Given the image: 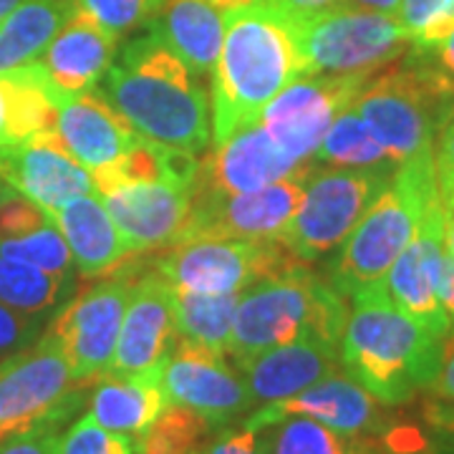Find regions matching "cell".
Wrapping results in <instances>:
<instances>
[{
    "label": "cell",
    "instance_id": "6da1fadb",
    "mask_svg": "<svg viewBox=\"0 0 454 454\" xmlns=\"http://www.w3.org/2000/svg\"><path fill=\"white\" fill-rule=\"evenodd\" d=\"M131 129L157 145L200 154L212 142L210 101L195 74L152 28L109 68L101 91Z\"/></svg>",
    "mask_w": 454,
    "mask_h": 454
},
{
    "label": "cell",
    "instance_id": "7a4b0ae2",
    "mask_svg": "<svg viewBox=\"0 0 454 454\" xmlns=\"http://www.w3.org/2000/svg\"><path fill=\"white\" fill-rule=\"evenodd\" d=\"M223 20V49L212 71L215 142L258 124L268 104L303 76L291 23L270 5L232 8Z\"/></svg>",
    "mask_w": 454,
    "mask_h": 454
},
{
    "label": "cell",
    "instance_id": "3957f363",
    "mask_svg": "<svg viewBox=\"0 0 454 454\" xmlns=\"http://www.w3.org/2000/svg\"><path fill=\"white\" fill-rule=\"evenodd\" d=\"M354 310L340 339V364L381 404L399 406L434 384L442 340L391 303L381 283L351 295Z\"/></svg>",
    "mask_w": 454,
    "mask_h": 454
},
{
    "label": "cell",
    "instance_id": "277c9868",
    "mask_svg": "<svg viewBox=\"0 0 454 454\" xmlns=\"http://www.w3.org/2000/svg\"><path fill=\"white\" fill-rule=\"evenodd\" d=\"M439 202L434 149L402 162L340 245L331 286L340 295H354L381 283L394 260L417 235L424 215Z\"/></svg>",
    "mask_w": 454,
    "mask_h": 454
},
{
    "label": "cell",
    "instance_id": "5b68a950",
    "mask_svg": "<svg viewBox=\"0 0 454 454\" xmlns=\"http://www.w3.org/2000/svg\"><path fill=\"white\" fill-rule=\"evenodd\" d=\"M346 321L348 309L343 295L306 265H295L245 288L225 354L238 364L303 336L340 346Z\"/></svg>",
    "mask_w": 454,
    "mask_h": 454
},
{
    "label": "cell",
    "instance_id": "8992f818",
    "mask_svg": "<svg viewBox=\"0 0 454 454\" xmlns=\"http://www.w3.org/2000/svg\"><path fill=\"white\" fill-rule=\"evenodd\" d=\"M351 106L391 160L402 164L434 149L439 127L454 109V94L409 49L406 64L372 74Z\"/></svg>",
    "mask_w": 454,
    "mask_h": 454
},
{
    "label": "cell",
    "instance_id": "52a82bcc",
    "mask_svg": "<svg viewBox=\"0 0 454 454\" xmlns=\"http://www.w3.org/2000/svg\"><path fill=\"white\" fill-rule=\"evenodd\" d=\"M288 23L303 76L373 74L411 49L409 35L389 13L339 5Z\"/></svg>",
    "mask_w": 454,
    "mask_h": 454
},
{
    "label": "cell",
    "instance_id": "ba28073f",
    "mask_svg": "<svg viewBox=\"0 0 454 454\" xmlns=\"http://www.w3.org/2000/svg\"><path fill=\"white\" fill-rule=\"evenodd\" d=\"M391 175L394 169L372 167H310L303 202L278 240L301 262L336 250Z\"/></svg>",
    "mask_w": 454,
    "mask_h": 454
},
{
    "label": "cell",
    "instance_id": "9c48e42d",
    "mask_svg": "<svg viewBox=\"0 0 454 454\" xmlns=\"http://www.w3.org/2000/svg\"><path fill=\"white\" fill-rule=\"evenodd\" d=\"M59 340L51 333L0 361V442L46 422L64 424L79 391Z\"/></svg>",
    "mask_w": 454,
    "mask_h": 454
},
{
    "label": "cell",
    "instance_id": "30bf717a",
    "mask_svg": "<svg viewBox=\"0 0 454 454\" xmlns=\"http://www.w3.org/2000/svg\"><path fill=\"white\" fill-rule=\"evenodd\" d=\"M295 265L291 250L280 240H190L169 245L157 260V273L177 291L243 293L262 278L286 273Z\"/></svg>",
    "mask_w": 454,
    "mask_h": 454
},
{
    "label": "cell",
    "instance_id": "8fae6325",
    "mask_svg": "<svg viewBox=\"0 0 454 454\" xmlns=\"http://www.w3.org/2000/svg\"><path fill=\"white\" fill-rule=\"evenodd\" d=\"M310 164L303 162L288 177L243 195H195L192 212L177 243L190 240H278L298 212Z\"/></svg>",
    "mask_w": 454,
    "mask_h": 454
},
{
    "label": "cell",
    "instance_id": "7c38bea8",
    "mask_svg": "<svg viewBox=\"0 0 454 454\" xmlns=\"http://www.w3.org/2000/svg\"><path fill=\"white\" fill-rule=\"evenodd\" d=\"M131 288L134 280L121 270L112 280L79 293L51 325L49 333L59 340L79 387L101 381L112 372Z\"/></svg>",
    "mask_w": 454,
    "mask_h": 454
},
{
    "label": "cell",
    "instance_id": "4fadbf2b",
    "mask_svg": "<svg viewBox=\"0 0 454 454\" xmlns=\"http://www.w3.org/2000/svg\"><path fill=\"white\" fill-rule=\"evenodd\" d=\"M369 76L372 74L295 79L268 104L260 124L298 162H309L333 119L356 101Z\"/></svg>",
    "mask_w": 454,
    "mask_h": 454
},
{
    "label": "cell",
    "instance_id": "5bb4252c",
    "mask_svg": "<svg viewBox=\"0 0 454 454\" xmlns=\"http://www.w3.org/2000/svg\"><path fill=\"white\" fill-rule=\"evenodd\" d=\"M169 404L192 409L212 427L232 422L255 402L245 379L227 366L225 354L179 339L162 361Z\"/></svg>",
    "mask_w": 454,
    "mask_h": 454
},
{
    "label": "cell",
    "instance_id": "9a60e30c",
    "mask_svg": "<svg viewBox=\"0 0 454 454\" xmlns=\"http://www.w3.org/2000/svg\"><path fill=\"white\" fill-rule=\"evenodd\" d=\"M131 253L169 247L179 240L192 212L195 182L154 179L97 190Z\"/></svg>",
    "mask_w": 454,
    "mask_h": 454
},
{
    "label": "cell",
    "instance_id": "2e32d148",
    "mask_svg": "<svg viewBox=\"0 0 454 454\" xmlns=\"http://www.w3.org/2000/svg\"><path fill=\"white\" fill-rule=\"evenodd\" d=\"M444 255V220L439 200L427 210L411 243L381 278V288L391 303L437 339H447L452 328L439 301V273Z\"/></svg>",
    "mask_w": 454,
    "mask_h": 454
},
{
    "label": "cell",
    "instance_id": "e0dca14e",
    "mask_svg": "<svg viewBox=\"0 0 454 454\" xmlns=\"http://www.w3.org/2000/svg\"><path fill=\"white\" fill-rule=\"evenodd\" d=\"M379 404L381 402L364 389L356 379L333 372L310 384L309 389L268 402L245 422V427L260 432L286 417H309L346 437H381L389 422Z\"/></svg>",
    "mask_w": 454,
    "mask_h": 454
},
{
    "label": "cell",
    "instance_id": "ac0fdd59",
    "mask_svg": "<svg viewBox=\"0 0 454 454\" xmlns=\"http://www.w3.org/2000/svg\"><path fill=\"white\" fill-rule=\"evenodd\" d=\"M0 179L43 212L71 197L94 192L91 172L74 160L53 129L23 142L0 145Z\"/></svg>",
    "mask_w": 454,
    "mask_h": 454
},
{
    "label": "cell",
    "instance_id": "d6986e66",
    "mask_svg": "<svg viewBox=\"0 0 454 454\" xmlns=\"http://www.w3.org/2000/svg\"><path fill=\"white\" fill-rule=\"evenodd\" d=\"M301 164L258 121L217 142V149L197 164L195 195L255 192L288 177Z\"/></svg>",
    "mask_w": 454,
    "mask_h": 454
},
{
    "label": "cell",
    "instance_id": "ffe728a7",
    "mask_svg": "<svg viewBox=\"0 0 454 454\" xmlns=\"http://www.w3.org/2000/svg\"><path fill=\"white\" fill-rule=\"evenodd\" d=\"M175 288L157 270L146 273L131 288L112 372L106 376H134L160 366L175 348Z\"/></svg>",
    "mask_w": 454,
    "mask_h": 454
},
{
    "label": "cell",
    "instance_id": "44dd1931",
    "mask_svg": "<svg viewBox=\"0 0 454 454\" xmlns=\"http://www.w3.org/2000/svg\"><path fill=\"white\" fill-rule=\"evenodd\" d=\"M53 131L89 172L116 162L142 139L139 131L114 109L101 91L64 94L56 89V127Z\"/></svg>",
    "mask_w": 454,
    "mask_h": 454
},
{
    "label": "cell",
    "instance_id": "7402d4cb",
    "mask_svg": "<svg viewBox=\"0 0 454 454\" xmlns=\"http://www.w3.org/2000/svg\"><path fill=\"white\" fill-rule=\"evenodd\" d=\"M339 348L318 336H303L238 361V369L255 402H278L336 372Z\"/></svg>",
    "mask_w": 454,
    "mask_h": 454
},
{
    "label": "cell",
    "instance_id": "603a6c76",
    "mask_svg": "<svg viewBox=\"0 0 454 454\" xmlns=\"http://www.w3.org/2000/svg\"><path fill=\"white\" fill-rule=\"evenodd\" d=\"M46 215L64 235L83 278L109 276L131 255V247L97 192L71 197Z\"/></svg>",
    "mask_w": 454,
    "mask_h": 454
},
{
    "label": "cell",
    "instance_id": "cb8c5ba5",
    "mask_svg": "<svg viewBox=\"0 0 454 454\" xmlns=\"http://www.w3.org/2000/svg\"><path fill=\"white\" fill-rule=\"evenodd\" d=\"M116 35L76 11L38 59L51 83L64 94L91 91L112 68Z\"/></svg>",
    "mask_w": 454,
    "mask_h": 454
},
{
    "label": "cell",
    "instance_id": "d4e9b609",
    "mask_svg": "<svg viewBox=\"0 0 454 454\" xmlns=\"http://www.w3.org/2000/svg\"><path fill=\"white\" fill-rule=\"evenodd\" d=\"M169 406L162 364L134 376H104L91 394L89 417L109 432L139 437Z\"/></svg>",
    "mask_w": 454,
    "mask_h": 454
},
{
    "label": "cell",
    "instance_id": "484cf974",
    "mask_svg": "<svg viewBox=\"0 0 454 454\" xmlns=\"http://www.w3.org/2000/svg\"><path fill=\"white\" fill-rule=\"evenodd\" d=\"M160 16L152 26L164 43L195 76H212L225 35L223 11L212 0H167Z\"/></svg>",
    "mask_w": 454,
    "mask_h": 454
},
{
    "label": "cell",
    "instance_id": "4316f807",
    "mask_svg": "<svg viewBox=\"0 0 454 454\" xmlns=\"http://www.w3.org/2000/svg\"><path fill=\"white\" fill-rule=\"evenodd\" d=\"M74 13V0H23L0 20V74L38 61Z\"/></svg>",
    "mask_w": 454,
    "mask_h": 454
},
{
    "label": "cell",
    "instance_id": "83f0119b",
    "mask_svg": "<svg viewBox=\"0 0 454 454\" xmlns=\"http://www.w3.org/2000/svg\"><path fill=\"white\" fill-rule=\"evenodd\" d=\"M240 295L243 293H195L175 288L179 339L225 354Z\"/></svg>",
    "mask_w": 454,
    "mask_h": 454
},
{
    "label": "cell",
    "instance_id": "f1b7e54d",
    "mask_svg": "<svg viewBox=\"0 0 454 454\" xmlns=\"http://www.w3.org/2000/svg\"><path fill=\"white\" fill-rule=\"evenodd\" d=\"M260 434L265 454H372L366 437H346L309 417H286Z\"/></svg>",
    "mask_w": 454,
    "mask_h": 454
},
{
    "label": "cell",
    "instance_id": "f546056e",
    "mask_svg": "<svg viewBox=\"0 0 454 454\" xmlns=\"http://www.w3.org/2000/svg\"><path fill=\"white\" fill-rule=\"evenodd\" d=\"M316 162L333 167H372V169H396L399 164L387 154V149L376 142L366 121L354 106L343 109L328 127L321 145L316 149Z\"/></svg>",
    "mask_w": 454,
    "mask_h": 454
},
{
    "label": "cell",
    "instance_id": "4dcf8cb0",
    "mask_svg": "<svg viewBox=\"0 0 454 454\" xmlns=\"http://www.w3.org/2000/svg\"><path fill=\"white\" fill-rule=\"evenodd\" d=\"M66 286V273H49L26 262L0 258V303L28 316L49 310Z\"/></svg>",
    "mask_w": 454,
    "mask_h": 454
},
{
    "label": "cell",
    "instance_id": "1f68e13d",
    "mask_svg": "<svg viewBox=\"0 0 454 454\" xmlns=\"http://www.w3.org/2000/svg\"><path fill=\"white\" fill-rule=\"evenodd\" d=\"M212 424L192 409L169 404L157 422L134 437L139 454H197L210 434Z\"/></svg>",
    "mask_w": 454,
    "mask_h": 454
},
{
    "label": "cell",
    "instance_id": "d6a6232c",
    "mask_svg": "<svg viewBox=\"0 0 454 454\" xmlns=\"http://www.w3.org/2000/svg\"><path fill=\"white\" fill-rule=\"evenodd\" d=\"M0 258L26 262V265L49 270V273L68 276L71 250L66 245L64 235L59 232V227L53 225L46 215V220L31 230L11 235V238H0Z\"/></svg>",
    "mask_w": 454,
    "mask_h": 454
},
{
    "label": "cell",
    "instance_id": "836d02e7",
    "mask_svg": "<svg viewBox=\"0 0 454 454\" xmlns=\"http://www.w3.org/2000/svg\"><path fill=\"white\" fill-rule=\"evenodd\" d=\"M394 18L414 49H429L454 28V0H402Z\"/></svg>",
    "mask_w": 454,
    "mask_h": 454
},
{
    "label": "cell",
    "instance_id": "e575fe53",
    "mask_svg": "<svg viewBox=\"0 0 454 454\" xmlns=\"http://www.w3.org/2000/svg\"><path fill=\"white\" fill-rule=\"evenodd\" d=\"M76 11L97 20L104 31L121 38L127 31L154 23L167 0H74Z\"/></svg>",
    "mask_w": 454,
    "mask_h": 454
},
{
    "label": "cell",
    "instance_id": "d590c367",
    "mask_svg": "<svg viewBox=\"0 0 454 454\" xmlns=\"http://www.w3.org/2000/svg\"><path fill=\"white\" fill-rule=\"evenodd\" d=\"M53 454H139L134 439L109 432L89 414L74 424L66 434H59Z\"/></svg>",
    "mask_w": 454,
    "mask_h": 454
},
{
    "label": "cell",
    "instance_id": "8d00e7d4",
    "mask_svg": "<svg viewBox=\"0 0 454 454\" xmlns=\"http://www.w3.org/2000/svg\"><path fill=\"white\" fill-rule=\"evenodd\" d=\"M33 336H35V324L28 318V313L0 303V356H11L20 348L31 346Z\"/></svg>",
    "mask_w": 454,
    "mask_h": 454
},
{
    "label": "cell",
    "instance_id": "74e56055",
    "mask_svg": "<svg viewBox=\"0 0 454 454\" xmlns=\"http://www.w3.org/2000/svg\"><path fill=\"white\" fill-rule=\"evenodd\" d=\"M59 422H46L33 427L0 442V454H53L59 439Z\"/></svg>",
    "mask_w": 454,
    "mask_h": 454
},
{
    "label": "cell",
    "instance_id": "f35d334b",
    "mask_svg": "<svg viewBox=\"0 0 454 454\" xmlns=\"http://www.w3.org/2000/svg\"><path fill=\"white\" fill-rule=\"evenodd\" d=\"M197 454H265V444L260 432L250 427H240L217 434L212 442L202 444Z\"/></svg>",
    "mask_w": 454,
    "mask_h": 454
},
{
    "label": "cell",
    "instance_id": "ab89813d",
    "mask_svg": "<svg viewBox=\"0 0 454 454\" xmlns=\"http://www.w3.org/2000/svg\"><path fill=\"white\" fill-rule=\"evenodd\" d=\"M411 51L434 71L439 83L450 94H454V28L439 43H434V46H429V49H414L411 46Z\"/></svg>",
    "mask_w": 454,
    "mask_h": 454
},
{
    "label": "cell",
    "instance_id": "60d3db41",
    "mask_svg": "<svg viewBox=\"0 0 454 454\" xmlns=\"http://www.w3.org/2000/svg\"><path fill=\"white\" fill-rule=\"evenodd\" d=\"M262 3L278 11L286 20H303L340 5V0H262Z\"/></svg>",
    "mask_w": 454,
    "mask_h": 454
},
{
    "label": "cell",
    "instance_id": "b9f144b4",
    "mask_svg": "<svg viewBox=\"0 0 454 454\" xmlns=\"http://www.w3.org/2000/svg\"><path fill=\"white\" fill-rule=\"evenodd\" d=\"M429 389L437 399L454 404V333H447V339L442 340V361H439L437 379Z\"/></svg>",
    "mask_w": 454,
    "mask_h": 454
},
{
    "label": "cell",
    "instance_id": "7bdbcfd3",
    "mask_svg": "<svg viewBox=\"0 0 454 454\" xmlns=\"http://www.w3.org/2000/svg\"><path fill=\"white\" fill-rule=\"evenodd\" d=\"M439 301H442V309L447 313L450 324L454 325V258L450 255H444L442 273H439Z\"/></svg>",
    "mask_w": 454,
    "mask_h": 454
},
{
    "label": "cell",
    "instance_id": "ee69618b",
    "mask_svg": "<svg viewBox=\"0 0 454 454\" xmlns=\"http://www.w3.org/2000/svg\"><path fill=\"white\" fill-rule=\"evenodd\" d=\"M434 160L442 164H450L454 167V109L447 114V119L442 121V127L437 131V139H434Z\"/></svg>",
    "mask_w": 454,
    "mask_h": 454
},
{
    "label": "cell",
    "instance_id": "f6af8a7d",
    "mask_svg": "<svg viewBox=\"0 0 454 454\" xmlns=\"http://www.w3.org/2000/svg\"><path fill=\"white\" fill-rule=\"evenodd\" d=\"M402 0H340V8H356V11H373V13H389L394 16Z\"/></svg>",
    "mask_w": 454,
    "mask_h": 454
},
{
    "label": "cell",
    "instance_id": "bcb514c9",
    "mask_svg": "<svg viewBox=\"0 0 454 454\" xmlns=\"http://www.w3.org/2000/svg\"><path fill=\"white\" fill-rule=\"evenodd\" d=\"M434 162H437V160H434ZM437 182H439V195L452 197L454 200V167L437 162Z\"/></svg>",
    "mask_w": 454,
    "mask_h": 454
},
{
    "label": "cell",
    "instance_id": "7dc6e473",
    "mask_svg": "<svg viewBox=\"0 0 454 454\" xmlns=\"http://www.w3.org/2000/svg\"><path fill=\"white\" fill-rule=\"evenodd\" d=\"M0 145H11V139H8V109H5L3 83H0Z\"/></svg>",
    "mask_w": 454,
    "mask_h": 454
},
{
    "label": "cell",
    "instance_id": "c3c4849f",
    "mask_svg": "<svg viewBox=\"0 0 454 454\" xmlns=\"http://www.w3.org/2000/svg\"><path fill=\"white\" fill-rule=\"evenodd\" d=\"M223 13L232 11V8H243V5H253V3H262V0H212Z\"/></svg>",
    "mask_w": 454,
    "mask_h": 454
},
{
    "label": "cell",
    "instance_id": "681fc988",
    "mask_svg": "<svg viewBox=\"0 0 454 454\" xmlns=\"http://www.w3.org/2000/svg\"><path fill=\"white\" fill-rule=\"evenodd\" d=\"M20 3H23V0H0V20L11 16V13L16 11Z\"/></svg>",
    "mask_w": 454,
    "mask_h": 454
},
{
    "label": "cell",
    "instance_id": "f907efd6",
    "mask_svg": "<svg viewBox=\"0 0 454 454\" xmlns=\"http://www.w3.org/2000/svg\"><path fill=\"white\" fill-rule=\"evenodd\" d=\"M8 192H11V187H8V184H5V182L0 179V202H3V197L8 195Z\"/></svg>",
    "mask_w": 454,
    "mask_h": 454
},
{
    "label": "cell",
    "instance_id": "816d5d0a",
    "mask_svg": "<svg viewBox=\"0 0 454 454\" xmlns=\"http://www.w3.org/2000/svg\"><path fill=\"white\" fill-rule=\"evenodd\" d=\"M372 454H373V452H372Z\"/></svg>",
    "mask_w": 454,
    "mask_h": 454
}]
</instances>
